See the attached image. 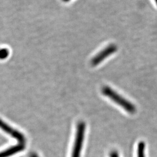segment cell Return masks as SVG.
Returning a JSON list of instances; mask_svg holds the SVG:
<instances>
[{"label":"cell","instance_id":"obj_2","mask_svg":"<svg viewBox=\"0 0 157 157\" xmlns=\"http://www.w3.org/2000/svg\"><path fill=\"white\" fill-rule=\"evenodd\" d=\"M86 131V123L80 122L77 124L75 139L71 157H80Z\"/></svg>","mask_w":157,"mask_h":157},{"label":"cell","instance_id":"obj_7","mask_svg":"<svg viewBox=\"0 0 157 157\" xmlns=\"http://www.w3.org/2000/svg\"><path fill=\"white\" fill-rule=\"evenodd\" d=\"M9 54V50L6 49H2L0 50V59H5Z\"/></svg>","mask_w":157,"mask_h":157},{"label":"cell","instance_id":"obj_1","mask_svg":"<svg viewBox=\"0 0 157 157\" xmlns=\"http://www.w3.org/2000/svg\"><path fill=\"white\" fill-rule=\"evenodd\" d=\"M102 92L104 95L110 98L112 101L120 106L121 107H122L129 113L133 114L136 112V107L132 103L121 96L120 95L111 89V88L108 86L103 87L102 89Z\"/></svg>","mask_w":157,"mask_h":157},{"label":"cell","instance_id":"obj_11","mask_svg":"<svg viewBox=\"0 0 157 157\" xmlns=\"http://www.w3.org/2000/svg\"><path fill=\"white\" fill-rule=\"evenodd\" d=\"M155 2H156V4H157V0H155Z\"/></svg>","mask_w":157,"mask_h":157},{"label":"cell","instance_id":"obj_9","mask_svg":"<svg viewBox=\"0 0 157 157\" xmlns=\"http://www.w3.org/2000/svg\"><path fill=\"white\" fill-rule=\"evenodd\" d=\"M30 157H39L37 155L36 153H31L30 154V156H29Z\"/></svg>","mask_w":157,"mask_h":157},{"label":"cell","instance_id":"obj_4","mask_svg":"<svg viewBox=\"0 0 157 157\" xmlns=\"http://www.w3.org/2000/svg\"><path fill=\"white\" fill-rule=\"evenodd\" d=\"M117 50V47L116 45H110L107 47L103 49L97 54L91 61V64L93 66H96L102 62L107 57L109 56L111 54L114 53Z\"/></svg>","mask_w":157,"mask_h":157},{"label":"cell","instance_id":"obj_6","mask_svg":"<svg viewBox=\"0 0 157 157\" xmlns=\"http://www.w3.org/2000/svg\"><path fill=\"white\" fill-rule=\"evenodd\" d=\"M144 150L145 143L143 141H141L138 143L137 147V157H145Z\"/></svg>","mask_w":157,"mask_h":157},{"label":"cell","instance_id":"obj_5","mask_svg":"<svg viewBox=\"0 0 157 157\" xmlns=\"http://www.w3.org/2000/svg\"><path fill=\"white\" fill-rule=\"evenodd\" d=\"M26 144L18 143L8 149L0 152V157H9L17 153L24 151L25 148Z\"/></svg>","mask_w":157,"mask_h":157},{"label":"cell","instance_id":"obj_8","mask_svg":"<svg viewBox=\"0 0 157 157\" xmlns=\"http://www.w3.org/2000/svg\"><path fill=\"white\" fill-rule=\"evenodd\" d=\"M110 157H119V154L117 151H111L110 154Z\"/></svg>","mask_w":157,"mask_h":157},{"label":"cell","instance_id":"obj_3","mask_svg":"<svg viewBox=\"0 0 157 157\" xmlns=\"http://www.w3.org/2000/svg\"><path fill=\"white\" fill-rule=\"evenodd\" d=\"M0 129L13 138H15L17 140L18 143L26 144V138L25 135L17 129L11 127L1 119H0Z\"/></svg>","mask_w":157,"mask_h":157},{"label":"cell","instance_id":"obj_10","mask_svg":"<svg viewBox=\"0 0 157 157\" xmlns=\"http://www.w3.org/2000/svg\"><path fill=\"white\" fill-rule=\"evenodd\" d=\"M63 1L64 2H67L69 1L70 0H63Z\"/></svg>","mask_w":157,"mask_h":157}]
</instances>
